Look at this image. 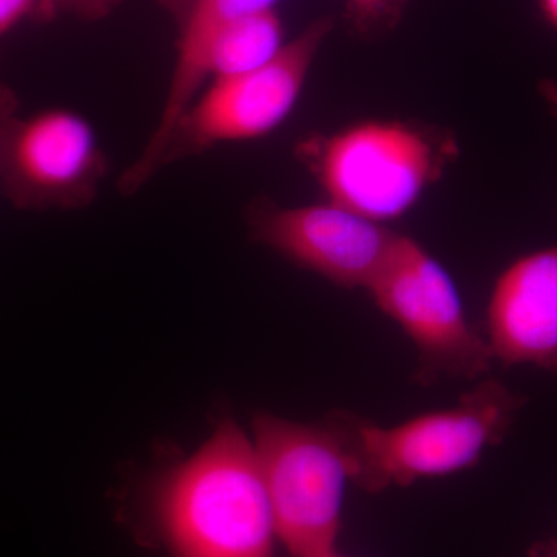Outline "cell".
<instances>
[{"label":"cell","instance_id":"6da1fadb","mask_svg":"<svg viewBox=\"0 0 557 557\" xmlns=\"http://www.w3.org/2000/svg\"><path fill=\"white\" fill-rule=\"evenodd\" d=\"M143 508L170 557H277L281 547L252 440L231 418L149 480Z\"/></svg>","mask_w":557,"mask_h":557},{"label":"cell","instance_id":"7a4b0ae2","mask_svg":"<svg viewBox=\"0 0 557 557\" xmlns=\"http://www.w3.org/2000/svg\"><path fill=\"white\" fill-rule=\"evenodd\" d=\"M525 403V395L502 381L482 379L457 405L395 426L336 412L350 456L351 483L380 493L474 468L487 448L504 442Z\"/></svg>","mask_w":557,"mask_h":557},{"label":"cell","instance_id":"3957f363","mask_svg":"<svg viewBox=\"0 0 557 557\" xmlns=\"http://www.w3.org/2000/svg\"><path fill=\"white\" fill-rule=\"evenodd\" d=\"M295 153L325 200L386 225L438 182L457 157V143L424 124L368 120L311 134Z\"/></svg>","mask_w":557,"mask_h":557},{"label":"cell","instance_id":"277c9868","mask_svg":"<svg viewBox=\"0 0 557 557\" xmlns=\"http://www.w3.org/2000/svg\"><path fill=\"white\" fill-rule=\"evenodd\" d=\"M251 440L281 547L292 557L338 549L351 463L336 413L318 423L258 413Z\"/></svg>","mask_w":557,"mask_h":557},{"label":"cell","instance_id":"5b68a950","mask_svg":"<svg viewBox=\"0 0 557 557\" xmlns=\"http://www.w3.org/2000/svg\"><path fill=\"white\" fill-rule=\"evenodd\" d=\"M332 30L333 21L319 17L262 67L209 81L172 127L160 170L220 145L251 141L276 131L298 104Z\"/></svg>","mask_w":557,"mask_h":557},{"label":"cell","instance_id":"8992f818","mask_svg":"<svg viewBox=\"0 0 557 557\" xmlns=\"http://www.w3.org/2000/svg\"><path fill=\"white\" fill-rule=\"evenodd\" d=\"M368 293L412 341L421 384L445 376L479 381L493 368L490 344L469 322L456 282L412 237L399 234L392 258Z\"/></svg>","mask_w":557,"mask_h":557},{"label":"cell","instance_id":"52a82bcc","mask_svg":"<svg viewBox=\"0 0 557 557\" xmlns=\"http://www.w3.org/2000/svg\"><path fill=\"white\" fill-rule=\"evenodd\" d=\"M108 175L100 135L76 110H17L0 124V193L20 211L89 208Z\"/></svg>","mask_w":557,"mask_h":557},{"label":"cell","instance_id":"ba28073f","mask_svg":"<svg viewBox=\"0 0 557 557\" xmlns=\"http://www.w3.org/2000/svg\"><path fill=\"white\" fill-rule=\"evenodd\" d=\"M245 219L252 239L347 289L368 292L399 239V233L384 223L329 200L282 207L269 197H259L248 205Z\"/></svg>","mask_w":557,"mask_h":557},{"label":"cell","instance_id":"9c48e42d","mask_svg":"<svg viewBox=\"0 0 557 557\" xmlns=\"http://www.w3.org/2000/svg\"><path fill=\"white\" fill-rule=\"evenodd\" d=\"M504 366L557 376V245L520 256L502 271L486 307V336Z\"/></svg>","mask_w":557,"mask_h":557},{"label":"cell","instance_id":"30bf717a","mask_svg":"<svg viewBox=\"0 0 557 557\" xmlns=\"http://www.w3.org/2000/svg\"><path fill=\"white\" fill-rule=\"evenodd\" d=\"M277 2L278 0H157L161 9L170 14L177 30L175 62L159 121L145 148L132 161V171L137 177L152 178L159 174L161 153L172 127L207 86L205 57L212 36L222 25L245 14L276 9Z\"/></svg>","mask_w":557,"mask_h":557},{"label":"cell","instance_id":"8fae6325","mask_svg":"<svg viewBox=\"0 0 557 557\" xmlns=\"http://www.w3.org/2000/svg\"><path fill=\"white\" fill-rule=\"evenodd\" d=\"M276 9L256 11L222 25L209 40L205 57L207 84L262 67L285 46Z\"/></svg>","mask_w":557,"mask_h":557},{"label":"cell","instance_id":"7c38bea8","mask_svg":"<svg viewBox=\"0 0 557 557\" xmlns=\"http://www.w3.org/2000/svg\"><path fill=\"white\" fill-rule=\"evenodd\" d=\"M408 0H346L351 27L361 35H375L394 27Z\"/></svg>","mask_w":557,"mask_h":557},{"label":"cell","instance_id":"4fadbf2b","mask_svg":"<svg viewBox=\"0 0 557 557\" xmlns=\"http://www.w3.org/2000/svg\"><path fill=\"white\" fill-rule=\"evenodd\" d=\"M54 0H0V42L25 22L57 20Z\"/></svg>","mask_w":557,"mask_h":557},{"label":"cell","instance_id":"5bb4252c","mask_svg":"<svg viewBox=\"0 0 557 557\" xmlns=\"http://www.w3.org/2000/svg\"><path fill=\"white\" fill-rule=\"evenodd\" d=\"M121 3L123 0H54L58 14H70L86 22L106 20Z\"/></svg>","mask_w":557,"mask_h":557},{"label":"cell","instance_id":"9a60e30c","mask_svg":"<svg viewBox=\"0 0 557 557\" xmlns=\"http://www.w3.org/2000/svg\"><path fill=\"white\" fill-rule=\"evenodd\" d=\"M17 110H21V101L16 90L0 76V124Z\"/></svg>","mask_w":557,"mask_h":557},{"label":"cell","instance_id":"2e32d148","mask_svg":"<svg viewBox=\"0 0 557 557\" xmlns=\"http://www.w3.org/2000/svg\"><path fill=\"white\" fill-rule=\"evenodd\" d=\"M539 94L547 102L549 112L557 119V81L556 79H544L539 84Z\"/></svg>","mask_w":557,"mask_h":557},{"label":"cell","instance_id":"e0dca14e","mask_svg":"<svg viewBox=\"0 0 557 557\" xmlns=\"http://www.w3.org/2000/svg\"><path fill=\"white\" fill-rule=\"evenodd\" d=\"M531 557H557V534L531 549Z\"/></svg>","mask_w":557,"mask_h":557},{"label":"cell","instance_id":"ac0fdd59","mask_svg":"<svg viewBox=\"0 0 557 557\" xmlns=\"http://www.w3.org/2000/svg\"><path fill=\"white\" fill-rule=\"evenodd\" d=\"M539 7L548 24L557 28V0H539Z\"/></svg>","mask_w":557,"mask_h":557},{"label":"cell","instance_id":"d6986e66","mask_svg":"<svg viewBox=\"0 0 557 557\" xmlns=\"http://www.w3.org/2000/svg\"><path fill=\"white\" fill-rule=\"evenodd\" d=\"M321 557H348V556L343 555V553H341L339 548H338V549H335V552L327 553V555H324V556H321Z\"/></svg>","mask_w":557,"mask_h":557}]
</instances>
